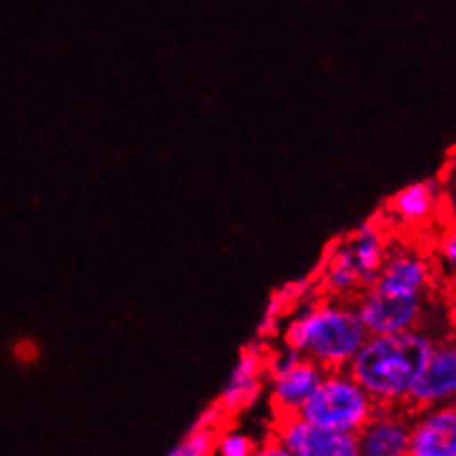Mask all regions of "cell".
<instances>
[{
	"instance_id": "8992f818",
	"label": "cell",
	"mask_w": 456,
	"mask_h": 456,
	"mask_svg": "<svg viewBox=\"0 0 456 456\" xmlns=\"http://www.w3.org/2000/svg\"><path fill=\"white\" fill-rule=\"evenodd\" d=\"M456 392V348L454 341L444 337L435 344L417 383L405 399L403 410L408 414L426 412L454 403Z\"/></svg>"
},
{
	"instance_id": "8fae6325",
	"label": "cell",
	"mask_w": 456,
	"mask_h": 456,
	"mask_svg": "<svg viewBox=\"0 0 456 456\" xmlns=\"http://www.w3.org/2000/svg\"><path fill=\"white\" fill-rule=\"evenodd\" d=\"M323 375L326 372L317 363L302 357L289 370L268 377V383H271V408L275 412V419L297 417L319 387Z\"/></svg>"
},
{
	"instance_id": "5b68a950",
	"label": "cell",
	"mask_w": 456,
	"mask_h": 456,
	"mask_svg": "<svg viewBox=\"0 0 456 456\" xmlns=\"http://www.w3.org/2000/svg\"><path fill=\"white\" fill-rule=\"evenodd\" d=\"M432 262L412 246H390L368 290L395 299H430Z\"/></svg>"
},
{
	"instance_id": "52a82bcc",
	"label": "cell",
	"mask_w": 456,
	"mask_h": 456,
	"mask_svg": "<svg viewBox=\"0 0 456 456\" xmlns=\"http://www.w3.org/2000/svg\"><path fill=\"white\" fill-rule=\"evenodd\" d=\"M428 302L430 299L383 297L366 290L354 299V305L368 335H395V332L426 328Z\"/></svg>"
},
{
	"instance_id": "7c38bea8",
	"label": "cell",
	"mask_w": 456,
	"mask_h": 456,
	"mask_svg": "<svg viewBox=\"0 0 456 456\" xmlns=\"http://www.w3.org/2000/svg\"><path fill=\"white\" fill-rule=\"evenodd\" d=\"M410 456H456L454 403L412 414Z\"/></svg>"
},
{
	"instance_id": "30bf717a",
	"label": "cell",
	"mask_w": 456,
	"mask_h": 456,
	"mask_svg": "<svg viewBox=\"0 0 456 456\" xmlns=\"http://www.w3.org/2000/svg\"><path fill=\"white\" fill-rule=\"evenodd\" d=\"M410 426L403 408H377L357 435V456H410Z\"/></svg>"
},
{
	"instance_id": "277c9868",
	"label": "cell",
	"mask_w": 456,
	"mask_h": 456,
	"mask_svg": "<svg viewBox=\"0 0 456 456\" xmlns=\"http://www.w3.org/2000/svg\"><path fill=\"white\" fill-rule=\"evenodd\" d=\"M377 403L350 377L348 370L326 372L322 383L297 414L305 423L322 430L357 436L375 417Z\"/></svg>"
},
{
	"instance_id": "9a60e30c",
	"label": "cell",
	"mask_w": 456,
	"mask_h": 456,
	"mask_svg": "<svg viewBox=\"0 0 456 456\" xmlns=\"http://www.w3.org/2000/svg\"><path fill=\"white\" fill-rule=\"evenodd\" d=\"M257 450V441L244 430L237 428H224L216 439L217 456H253Z\"/></svg>"
},
{
	"instance_id": "6da1fadb",
	"label": "cell",
	"mask_w": 456,
	"mask_h": 456,
	"mask_svg": "<svg viewBox=\"0 0 456 456\" xmlns=\"http://www.w3.org/2000/svg\"><path fill=\"white\" fill-rule=\"evenodd\" d=\"M436 341L439 337L426 328L368 335L366 344L350 362L348 372L370 395L377 408H403Z\"/></svg>"
},
{
	"instance_id": "5bb4252c",
	"label": "cell",
	"mask_w": 456,
	"mask_h": 456,
	"mask_svg": "<svg viewBox=\"0 0 456 456\" xmlns=\"http://www.w3.org/2000/svg\"><path fill=\"white\" fill-rule=\"evenodd\" d=\"M220 432L191 428L189 435L168 452V456H213L216 454V439Z\"/></svg>"
},
{
	"instance_id": "7a4b0ae2",
	"label": "cell",
	"mask_w": 456,
	"mask_h": 456,
	"mask_svg": "<svg viewBox=\"0 0 456 456\" xmlns=\"http://www.w3.org/2000/svg\"><path fill=\"white\" fill-rule=\"evenodd\" d=\"M366 339L368 330L354 302L328 297L305 305L284 330L286 348L317 363L323 372L348 370Z\"/></svg>"
},
{
	"instance_id": "2e32d148",
	"label": "cell",
	"mask_w": 456,
	"mask_h": 456,
	"mask_svg": "<svg viewBox=\"0 0 456 456\" xmlns=\"http://www.w3.org/2000/svg\"><path fill=\"white\" fill-rule=\"evenodd\" d=\"M253 456H290V452L271 435L262 444H257V450H255Z\"/></svg>"
},
{
	"instance_id": "3957f363",
	"label": "cell",
	"mask_w": 456,
	"mask_h": 456,
	"mask_svg": "<svg viewBox=\"0 0 456 456\" xmlns=\"http://www.w3.org/2000/svg\"><path fill=\"white\" fill-rule=\"evenodd\" d=\"M390 241L386 224L370 220L362 224L346 240L337 241L323 259L317 281L322 284L323 297L354 302L366 293L386 259Z\"/></svg>"
},
{
	"instance_id": "9c48e42d",
	"label": "cell",
	"mask_w": 456,
	"mask_h": 456,
	"mask_svg": "<svg viewBox=\"0 0 456 456\" xmlns=\"http://www.w3.org/2000/svg\"><path fill=\"white\" fill-rule=\"evenodd\" d=\"M266 359L268 350L262 348V346H248L240 354V362L232 368L224 392L217 401V408L224 412L226 419L244 412L262 395L264 381L268 379Z\"/></svg>"
},
{
	"instance_id": "ba28073f",
	"label": "cell",
	"mask_w": 456,
	"mask_h": 456,
	"mask_svg": "<svg viewBox=\"0 0 456 456\" xmlns=\"http://www.w3.org/2000/svg\"><path fill=\"white\" fill-rule=\"evenodd\" d=\"M273 436L290 456H357V436L322 430L299 417L275 419Z\"/></svg>"
},
{
	"instance_id": "e0dca14e",
	"label": "cell",
	"mask_w": 456,
	"mask_h": 456,
	"mask_svg": "<svg viewBox=\"0 0 456 456\" xmlns=\"http://www.w3.org/2000/svg\"><path fill=\"white\" fill-rule=\"evenodd\" d=\"M439 255L450 268H454V264H456V237H454V232H448V235H444V240H441V244H439Z\"/></svg>"
},
{
	"instance_id": "4fadbf2b",
	"label": "cell",
	"mask_w": 456,
	"mask_h": 456,
	"mask_svg": "<svg viewBox=\"0 0 456 456\" xmlns=\"http://www.w3.org/2000/svg\"><path fill=\"white\" fill-rule=\"evenodd\" d=\"M441 202V191L435 182H414L387 202V213L392 220L408 228L430 224Z\"/></svg>"
}]
</instances>
